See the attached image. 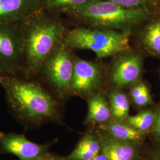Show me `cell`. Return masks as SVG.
Instances as JSON below:
<instances>
[{"label": "cell", "instance_id": "cell-1", "mask_svg": "<svg viewBox=\"0 0 160 160\" xmlns=\"http://www.w3.org/2000/svg\"><path fill=\"white\" fill-rule=\"evenodd\" d=\"M0 85L17 120L32 126L59 122L61 100L38 77L1 76Z\"/></svg>", "mask_w": 160, "mask_h": 160}, {"label": "cell", "instance_id": "cell-2", "mask_svg": "<svg viewBox=\"0 0 160 160\" xmlns=\"http://www.w3.org/2000/svg\"><path fill=\"white\" fill-rule=\"evenodd\" d=\"M61 16L43 10L22 23L23 77H36L42 63L63 41L69 29Z\"/></svg>", "mask_w": 160, "mask_h": 160}, {"label": "cell", "instance_id": "cell-3", "mask_svg": "<svg viewBox=\"0 0 160 160\" xmlns=\"http://www.w3.org/2000/svg\"><path fill=\"white\" fill-rule=\"evenodd\" d=\"M69 24L96 29L131 30L148 20L151 13L148 8H125L107 0H94L78 8L63 13Z\"/></svg>", "mask_w": 160, "mask_h": 160}, {"label": "cell", "instance_id": "cell-4", "mask_svg": "<svg viewBox=\"0 0 160 160\" xmlns=\"http://www.w3.org/2000/svg\"><path fill=\"white\" fill-rule=\"evenodd\" d=\"M63 42L72 51L90 50L99 59L115 56L130 48L126 33L83 26L69 29Z\"/></svg>", "mask_w": 160, "mask_h": 160}, {"label": "cell", "instance_id": "cell-5", "mask_svg": "<svg viewBox=\"0 0 160 160\" xmlns=\"http://www.w3.org/2000/svg\"><path fill=\"white\" fill-rule=\"evenodd\" d=\"M74 52L63 41L42 63L38 77L61 101L71 96Z\"/></svg>", "mask_w": 160, "mask_h": 160}, {"label": "cell", "instance_id": "cell-6", "mask_svg": "<svg viewBox=\"0 0 160 160\" xmlns=\"http://www.w3.org/2000/svg\"><path fill=\"white\" fill-rule=\"evenodd\" d=\"M22 23H0V75H23Z\"/></svg>", "mask_w": 160, "mask_h": 160}, {"label": "cell", "instance_id": "cell-7", "mask_svg": "<svg viewBox=\"0 0 160 160\" xmlns=\"http://www.w3.org/2000/svg\"><path fill=\"white\" fill-rule=\"evenodd\" d=\"M107 80L108 72L101 63L82 59L74 53L71 96L87 99L102 92Z\"/></svg>", "mask_w": 160, "mask_h": 160}, {"label": "cell", "instance_id": "cell-8", "mask_svg": "<svg viewBox=\"0 0 160 160\" xmlns=\"http://www.w3.org/2000/svg\"><path fill=\"white\" fill-rule=\"evenodd\" d=\"M51 145L35 143L23 134L0 132L1 152L13 155L19 160H42L49 153Z\"/></svg>", "mask_w": 160, "mask_h": 160}, {"label": "cell", "instance_id": "cell-9", "mask_svg": "<svg viewBox=\"0 0 160 160\" xmlns=\"http://www.w3.org/2000/svg\"><path fill=\"white\" fill-rule=\"evenodd\" d=\"M142 69V59L137 53L116 58L108 72V79L117 88L131 86L139 79Z\"/></svg>", "mask_w": 160, "mask_h": 160}, {"label": "cell", "instance_id": "cell-10", "mask_svg": "<svg viewBox=\"0 0 160 160\" xmlns=\"http://www.w3.org/2000/svg\"><path fill=\"white\" fill-rule=\"evenodd\" d=\"M43 10V0H0V23H22Z\"/></svg>", "mask_w": 160, "mask_h": 160}, {"label": "cell", "instance_id": "cell-11", "mask_svg": "<svg viewBox=\"0 0 160 160\" xmlns=\"http://www.w3.org/2000/svg\"><path fill=\"white\" fill-rule=\"evenodd\" d=\"M101 146V151L109 160H138L140 144L116 139L99 130L96 132Z\"/></svg>", "mask_w": 160, "mask_h": 160}, {"label": "cell", "instance_id": "cell-12", "mask_svg": "<svg viewBox=\"0 0 160 160\" xmlns=\"http://www.w3.org/2000/svg\"><path fill=\"white\" fill-rule=\"evenodd\" d=\"M88 111L86 124L100 126L108 123L112 118L109 102L103 92H98L87 98Z\"/></svg>", "mask_w": 160, "mask_h": 160}, {"label": "cell", "instance_id": "cell-13", "mask_svg": "<svg viewBox=\"0 0 160 160\" xmlns=\"http://www.w3.org/2000/svg\"><path fill=\"white\" fill-rule=\"evenodd\" d=\"M98 129L116 139L131 143L141 144L145 136V133L135 129L125 121L110 120L98 126Z\"/></svg>", "mask_w": 160, "mask_h": 160}, {"label": "cell", "instance_id": "cell-14", "mask_svg": "<svg viewBox=\"0 0 160 160\" xmlns=\"http://www.w3.org/2000/svg\"><path fill=\"white\" fill-rule=\"evenodd\" d=\"M100 152L101 146L97 133L87 132L65 157L68 160H91Z\"/></svg>", "mask_w": 160, "mask_h": 160}, {"label": "cell", "instance_id": "cell-15", "mask_svg": "<svg viewBox=\"0 0 160 160\" xmlns=\"http://www.w3.org/2000/svg\"><path fill=\"white\" fill-rule=\"evenodd\" d=\"M112 118L114 120L125 122L129 116L130 104L126 94L119 90H110L106 94Z\"/></svg>", "mask_w": 160, "mask_h": 160}, {"label": "cell", "instance_id": "cell-16", "mask_svg": "<svg viewBox=\"0 0 160 160\" xmlns=\"http://www.w3.org/2000/svg\"><path fill=\"white\" fill-rule=\"evenodd\" d=\"M142 40L148 50L160 56V20L149 24L143 32Z\"/></svg>", "mask_w": 160, "mask_h": 160}, {"label": "cell", "instance_id": "cell-17", "mask_svg": "<svg viewBox=\"0 0 160 160\" xmlns=\"http://www.w3.org/2000/svg\"><path fill=\"white\" fill-rule=\"evenodd\" d=\"M155 119V110L148 109L134 116H129L125 122L139 131L146 133L151 131Z\"/></svg>", "mask_w": 160, "mask_h": 160}, {"label": "cell", "instance_id": "cell-18", "mask_svg": "<svg viewBox=\"0 0 160 160\" xmlns=\"http://www.w3.org/2000/svg\"><path fill=\"white\" fill-rule=\"evenodd\" d=\"M94 0H43L44 10L62 15L65 12L78 8Z\"/></svg>", "mask_w": 160, "mask_h": 160}, {"label": "cell", "instance_id": "cell-19", "mask_svg": "<svg viewBox=\"0 0 160 160\" xmlns=\"http://www.w3.org/2000/svg\"><path fill=\"white\" fill-rule=\"evenodd\" d=\"M125 8H149L158 2V0H107Z\"/></svg>", "mask_w": 160, "mask_h": 160}, {"label": "cell", "instance_id": "cell-20", "mask_svg": "<svg viewBox=\"0 0 160 160\" xmlns=\"http://www.w3.org/2000/svg\"><path fill=\"white\" fill-rule=\"evenodd\" d=\"M132 100L136 105L141 107L147 106L152 104V97L148 87L145 86L141 92Z\"/></svg>", "mask_w": 160, "mask_h": 160}, {"label": "cell", "instance_id": "cell-21", "mask_svg": "<svg viewBox=\"0 0 160 160\" xmlns=\"http://www.w3.org/2000/svg\"><path fill=\"white\" fill-rule=\"evenodd\" d=\"M151 132L155 140L160 142V106L155 110V119Z\"/></svg>", "mask_w": 160, "mask_h": 160}, {"label": "cell", "instance_id": "cell-22", "mask_svg": "<svg viewBox=\"0 0 160 160\" xmlns=\"http://www.w3.org/2000/svg\"><path fill=\"white\" fill-rule=\"evenodd\" d=\"M42 160H68L66 157H60L57 155L52 154L50 152Z\"/></svg>", "mask_w": 160, "mask_h": 160}, {"label": "cell", "instance_id": "cell-23", "mask_svg": "<svg viewBox=\"0 0 160 160\" xmlns=\"http://www.w3.org/2000/svg\"><path fill=\"white\" fill-rule=\"evenodd\" d=\"M91 160H109L108 157L102 151Z\"/></svg>", "mask_w": 160, "mask_h": 160}, {"label": "cell", "instance_id": "cell-24", "mask_svg": "<svg viewBox=\"0 0 160 160\" xmlns=\"http://www.w3.org/2000/svg\"><path fill=\"white\" fill-rule=\"evenodd\" d=\"M142 160H159L158 157H155V156H149L148 157L144 158Z\"/></svg>", "mask_w": 160, "mask_h": 160}, {"label": "cell", "instance_id": "cell-25", "mask_svg": "<svg viewBox=\"0 0 160 160\" xmlns=\"http://www.w3.org/2000/svg\"><path fill=\"white\" fill-rule=\"evenodd\" d=\"M1 75H0V80H1Z\"/></svg>", "mask_w": 160, "mask_h": 160}]
</instances>
